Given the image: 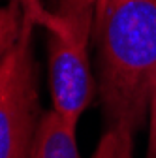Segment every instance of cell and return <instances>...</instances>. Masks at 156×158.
<instances>
[{
  "instance_id": "obj_1",
  "label": "cell",
  "mask_w": 156,
  "mask_h": 158,
  "mask_svg": "<svg viewBox=\"0 0 156 158\" xmlns=\"http://www.w3.org/2000/svg\"><path fill=\"white\" fill-rule=\"evenodd\" d=\"M92 36L105 130L135 135L156 85V0H96Z\"/></svg>"
},
{
  "instance_id": "obj_2",
  "label": "cell",
  "mask_w": 156,
  "mask_h": 158,
  "mask_svg": "<svg viewBox=\"0 0 156 158\" xmlns=\"http://www.w3.org/2000/svg\"><path fill=\"white\" fill-rule=\"evenodd\" d=\"M96 0H58V23L49 30V85L53 109L77 124L94 96L88 40Z\"/></svg>"
},
{
  "instance_id": "obj_3",
  "label": "cell",
  "mask_w": 156,
  "mask_h": 158,
  "mask_svg": "<svg viewBox=\"0 0 156 158\" xmlns=\"http://www.w3.org/2000/svg\"><path fill=\"white\" fill-rule=\"evenodd\" d=\"M34 28L23 21L15 42L0 58V158H32L42 118Z\"/></svg>"
},
{
  "instance_id": "obj_4",
  "label": "cell",
  "mask_w": 156,
  "mask_h": 158,
  "mask_svg": "<svg viewBox=\"0 0 156 158\" xmlns=\"http://www.w3.org/2000/svg\"><path fill=\"white\" fill-rule=\"evenodd\" d=\"M75 126L55 109L42 113L34 135L32 158H81Z\"/></svg>"
},
{
  "instance_id": "obj_5",
  "label": "cell",
  "mask_w": 156,
  "mask_h": 158,
  "mask_svg": "<svg viewBox=\"0 0 156 158\" xmlns=\"http://www.w3.org/2000/svg\"><path fill=\"white\" fill-rule=\"evenodd\" d=\"M133 145V134L128 130H105L98 141L92 158H124L128 147Z\"/></svg>"
},
{
  "instance_id": "obj_6",
  "label": "cell",
  "mask_w": 156,
  "mask_h": 158,
  "mask_svg": "<svg viewBox=\"0 0 156 158\" xmlns=\"http://www.w3.org/2000/svg\"><path fill=\"white\" fill-rule=\"evenodd\" d=\"M21 8V17L25 23H30L34 27H42L47 32L53 30L58 23L55 11H49L42 0H10Z\"/></svg>"
},
{
  "instance_id": "obj_7",
  "label": "cell",
  "mask_w": 156,
  "mask_h": 158,
  "mask_svg": "<svg viewBox=\"0 0 156 158\" xmlns=\"http://www.w3.org/2000/svg\"><path fill=\"white\" fill-rule=\"evenodd\" d=\"M23 17H21V8L17 4L10 2L8 6L0 8V36L8 34H17L21 28Z\"/></svg>"
},
{
  "instance_id": "obj_8",
  "label": "cell",
  "mask_w": 156,
  "mask_h": 158,
  "mask_svg": "<svg viewBox=\"0 0 156 158\" xmlns=\"http://www.w3.org/2000/svg\"><path fill=\"white\" fill-rule=\"evenodd\" d=\"M147 158H156V85L149 104V147Z\"/></svg>"
},
{
  "instance_id": "obj_9",
  "label": "cell",
  "mask_w": 156,
  "mask_h": 158,
  "mask_svg": "<svg viewBox=\"0 0 156 158\" xmlns=\"http://www.w3.org/2000/svg\"><path fill=\"white\" fill-rule=\"evenodd\" d=\"M19 34V32H17ZM17 34H8V36H0V58L4 56V53L10 49V45L15 42V38H17Z\"/></svg>"
},
{
  "instance_id": "obj_10",
  "label": "cell",
  "mask_w": 156,
  "mask_h": 158,
  "mask_svg": "<svg viewBox=\"0 0 156 158\" xmlns=\"http://www.w3.org/2000/svg\"><path fill=\"white\" fill-rule=\"evenodd\" d=\"M132 152H133V145L126 149V152H124V158H132Z\"/></svg>"
}]
</instances>
